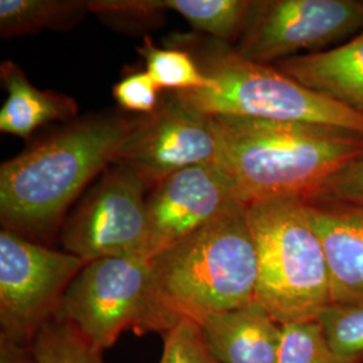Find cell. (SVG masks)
<instances>
[{"mask_svg": "<svg viewBox=\"0 0 363 363\" xmlns=\"http://www.w3.org/2000/svg\"><path fill=\"white\" fill-rule=\"evenodd\" d=\"M257 253L247 205L233 201L220 214L151 259L142 334L230 311L256 300Z\"/></svg>", "mask_w": 363, "mask_h": 363, "instance_id": "obj_1", "label": "cell"}, {"mask_svg": "<svg viewBox=\"0 0 363 363\" xmlns=\"http://www.w3.org/2000/svg\"><path fill=\"white\" fill-rule=\"evenodd\" d=\"M217 164L238 201L313 202L330 178L363 155V133L333 125L253 117L211 116Z\"/></svg>", "mask_w": 363, "mask_h": 363, "instance_id": "obj_2", "label": "cell"}, {"mask_svg": "<svg viewBox=\"0 0 363 363\" xmlns=\"http://www.w3.org/2000/svg\"><path fill=\"white\" fill-rule=\"evenodd\" d=\"M135 120L85 117L34 144L0 167V220L28 240H48L88 183L109 164Z\"/></svg>", "mask_w": 363, "mask_h": 363, "instance_id": "obj_3", "label": "cell"}, {"mask_svg": "<svg viewBox=\"0 0 363 363\" xmlns=\"http://www.w3.org/2000/svg\"><path fill=\"white\" fill-rule=\"evenodd\" d=\"M190 52L211 88L169 91L183 104L208 116L304 121L363 133V116L312 91L274 65L250 61L230 45L194 34L171 39Z\"/></svg>", "mask_w": 363, "mask_h": 363, "instance_id": "obj_4", "label": "cell"}, {"mask_svg": "<svg viewBox=\"0 0 363 363\" xmlns=\"http://www.w3.org/2000/svg\"><path fill=\"white\" fill-rule=\"evenodd\" d=\"M247 220L257 253L256 298L280 325L319 319L333 298L308 202L286 198L253 203Z\"/></svg>", "mask_w": 363, "mask_h": 363, "instance_id": "obj_5", "label": "cell"}, {"mask_svg": "<svg viewBox=\"0 0 363 363\" xmlns=\"http://www.w3.org/2000/svg\"><path fill=\"white\" fill-rule=\"evenodd\" d=\"M362 27L361 0H255L234 49L250 61L276 65L300 52L335 48Z\"/></svg>", "mask_w": 363, "mask_h": 363, "instance_id": "obj_6", "label": "cell"}, {"mask_svg": "<svg viewBox=\"0 0 363 363\" xmlns=\"http://www.w3.org/2000/svg\"><path fill=\"white\" fill-rule=\"evenodd\" d=\"M150 276L151 259L143 257L88 262L67 286L54 319L104 352L124 331L142 334Z\"/></svg>", "mask_w": 363, "mask_h": 363, "instance_id": "obj_7", "label": "cell"}, {"mask_svg": "<svg viewBox=\"0 0 363 363\" xmlns=\"http://www.w3.org/2000/svg\"><path fill=\"white\" fill-rule=\"evenodd\" d=\"M85 262L13 230L0 232V333L33 343Z\"/></svg>", "mask_w": 363, "mask_h": 363, "instance_id": "obj_8", "label": "cell"}, {"mask_svg": "<svg viewBox=\"0 0 363 363\" xmlns=\"http://www.w3.org/2000/svg\"><path fill=\"white\" fill-rule=\"evenodd\" d=\"M148 184L133 169L115 164L62 228L65 252L85 264L111 257L147 256Z\"/></svg>", "mask_w": 363, "mask_h": 363, "instance_id": "obj_9", "label": "cell"}, {"mask_svg": "<svg viewBox=\"0 0 363 363\" xmlns=\"http://www.w3.org/2000/svg\"><path fill=\"white\" fill-rule=\"evenodd\" d=\"M213 117L183 104L169 91L155 111L133 121L115 164L136 171L150 189L169 175L202 163H217Z\"/></svg>", "mask_w": 363, "mask_h": 363, "instance_id": "obj_10", "label": "cell"}, {"mask_svg": "<svg viewBox=\"0 0 363 363\" xmlns=\"http://www.w3.org/2000/svg\"><path fill=\"white\" fill-rule=\"evenodd\" d=\"M233 201L238 199L232 183L213 162L159 182L147 198L148 259L206 225Z\"/></svg>", "mask_w": 363, "mask_h": 363, "instance_id": "obj_11", "label": "cell"}, {"mask_svg": "<svg viewBox=\"0 0 363 363\" xmlns=\"http://www.w3.org/2000/svg\"><path fill=\"white\" fill-rule=\"evenodd\" d=\"M325 249L333 306H363V208L308 202Z\"/></svg>", "mask_w": 363, "mask_h": 363, "instance_id": "obj_12", "label": "cell"}, {"mask_svg": "<svg viewBox=\"0 0 363 363\" xmlns=\"http://www.w3.org/2000/svg\"><path fill=\"white\" fill-rule=\"evenodd\" d=\"M201 334L218 363H276L281 325L259 300L205 319Z\"/></svg>", "mask_w": 363, "mask_h": 363, "instance_id": "obj_13", "label": "cell"}, {"mask_svg": "<svg viewBox=\"0 0 363 363\" xmlns=\"http://www.w3.org/2000/svg\"><path fill=\"white\" fill-rule=\"evenodd\" d=\"M274 66L301 85L363 116V27L335 48L296 55Z\"/></svg>", "mask_w": 363, "mask_h": 363, "instance_id": "obj_14", "label": "cell"}, {"mask_svg": "<svg viewBox=\"0 0 363 363\" xmlns=\"http://www.w3.org/2000/svg\"><path fill=\"white\" fill-rule=\"evenodd\" d=\"M0 78L7 99L0 109V130L27 139L34 130L50 123L66 121L77 115V103L62 93L40 91L13 61L0 66Z\"/></svg>", "mask_w": 363, "mask_h": 363, "instance_id": "obj_15", "label": "cell"}, {"mask_svg": "<svg viewBox=\"0 0 363 363\" xmlns=\"http://www.w3.org/2000/svg\"><path fill=\"white\" fill-rule=\"evenodd\" d=\"M89 11L79 0H0V35L10 39L76 23Z\"/></svg>", "mask_w": 363, "mask_h": 363, "instance_id": "obj_16", "label": "cell"}, {"mask_svg": "<svg viewBox=\"0 0 363 363\" xmlns=\"http://www.w3.org/2000/svg\"><path fill=\"white\" fill-rule=\"evenodd\" d=\"M252 0H167L169 11L182 15L196 31L230 45L241 38Z\"/></svg>", "mask_w": 363, "mask_h": 363, "instance_id": "obj_17", "label": "cell"}, {"mask_svg": "<svg viewBox=\"0 0 363 363\" xmlns=\"http://www.w3.org/2000/svg\"><path fill=\"white\" fill-rule=\"evenodd\" d=\"M138 52L143 57L147 72L162 91L211 88V81L201 72L193 55L181 48L162 49L155 46L150 37H145L143 45L138 48Z\"/></svg>", "mask_w": 363, "mask_h": 363, "instance_id": "obj_18", "label": "cell"}, {"mask_svg": "<svg viewBox=\"0 0 363 363\" xmlns=\"http://www.w3.org/2000/svg\"><path fill=\"white\" fill-rule=\"evenodd\" d=\"M361 358L337 352L325 335L320 322H291L281 325L276 363H362Z\"/></svg>", "mask_w": 363, "mask_h": 363, "instance_id": "obj_19", "label": "cell"}, {"mask_svg": "<svg viewBox=\"0 0 363 363\" xmlns=\"http://www.w3.org/2000/svg\"><path fill=\"white\" fill-rule=\"evenodd\" d=\"M38 363H104L103 352L94 349L74 327L52 319L34 337Z\"/></svg>", "mask_w": 363, "mask_h": 363, "instance_id": "obj_20", "label": "cell"}, {"mask_svg": "<svg viewBox=\"0 0 363 363\" xmlns=\"http://www.w3.org/2000/svg\"><path fill=\"white\" fill-rule=\"evenodd\" d=\"M318 320L337 352L363 359V306H330Z\"/></svg>", "mask_w": 363, "mask_h": 363, "instance_id": "obj_21", "label": "cell"}, {"mask_svg": "<svg viewBox=\"0 0 363 363\" xmlns=\"http://www.w3.org/2000/svg\"><path fill=\"white\" fill-rule=\"evenodd\" d=\"M86 4L91 13L124 26H147L169 11L167 0H93Z\"/></svg>", "mask_w": 363, "mask_h": 363, "instance_id": "obj_22", "label": "cell"}, {"mask_svg": "<svg viewBox=\"0 0 363 363\" xmlns=\"http://www.w3.org/2000/svg\"><path fill=\"white\" fill-rule=\"evenodd\" d=\"M163 339L159 363H218L206 347L196 323H181L163 335Z\"/></svg>", "mask_w": 363, "mask_h": 363, "instance_id": "obj_23", "label": "cell"}, {"mask_svg": "<svg viewBox=\"0 0 363 363\" xmlns=\"http://www.w3.org/2000/svg\"><path fill=\"white\" fill-rule=\"evenodd\" d=\"M160 88L145 72H133L113 86V99L123 109L150 115L160 103Z\"/></svg>", "mask_w": 363, "mask_h": 363, "instance_id": "obj_24", "label": "cell"}, {"mask_svg": "<svg viewBox=\"0 0 363 363\" xmlns=\"http://www.w3.org/2000/svg\"><path fill=\"white\" fill-rule=\"evenodd\" d=\"M313 202H337L363 208V155L330 178Z\"/></svg>", "mask_w": 363, "mask_h": 363, "instance_id": "obj_25", "label": "cell"}, {"mask_svg": "<svg viewBox=\"0 0 363 363\" xmlns=\"http://www.w3.org/2000/svg\"><path fill=\"white\" fill-rule=\"evenodd\" d=\"M0 363H38L33 343L0 333Z\"/></svg>", "mask_w": 363, "mask_h": 363, "instance_id": "obj_26", "label": "cell"}]
</instances>
